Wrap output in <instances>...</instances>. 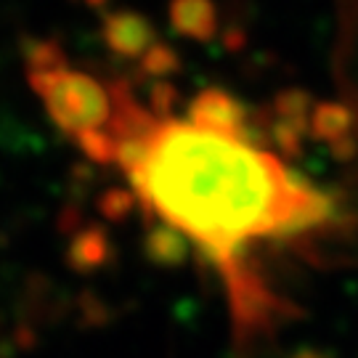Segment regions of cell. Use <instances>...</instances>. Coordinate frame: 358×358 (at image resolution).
Returning a JSON list of instances; mask_svg holds the SVG:
<instances>
[{
  "mask_svg": "<svg viewBox=\"0 0 358 358\" xmlns=\"http://www.w3.org/2000/svg\"><path fill=\"white\" fill-rule=\"evenodd\" d=\"M112 165L128 178L143 213L217 276L234 348L250 358L289 316L257 252L329 229L334 199L260 146L247 130V109L217 88L202 90L183 117L138 101L120 130Z\"/></svg>",
  "mask_w": 358,
  "mask_h": 358,
  "instance_id": "1",
  "label": "cell"
},
{
  "mask_svg": "<svg viewBox=\"0 0 358 358\" xmlns=\"http://www.w3.org/2000/svg\"><path fill=\"white\" fill-rule=\"evenodd\" d=\"M27 75L53 125L90 159L112 165L117 128L133 90L122 80H101L75 66L51 43H35L29 48Z\"/></svg>",
  "mask_w": 358,
  "mask_h": 358,
  "instance_id": "2",
  "label": "cell"
},
{
  "mask_svg": "<svg viewBox=\"0 0 358 358\" xmlns=\"http://www.w3.org/2000/svg\"><path fill=\"white\" fill-rule=\"evenodd\" d=\"M103 35L117 53L130 56V59H141L143 66H149V69H159L162 59L165 56L170 59V53L165 48H159V43L154 40V29L149 27V22L136 16V13H109Z\"/></svg>",
  "mask_w": 358,
  "mask_h": 358,
  "instance_id": "3",
  "label": "cell"
},
{
  "mask_svg": "<svg viewBox=\"0 0 358 358\" xmlns=\"http://www.w3.org/2000/svg\"><path fill=\"white\" fill-rule=\"evenodd\" d=\"M173 24L194 38H207L215 29V11L207 0H176Z\"/></svg>",
  "mask_w": 358,
  "mask_h": 358,
  "instance_id": "4",
  "label": "cell"
},
{
  "mask_svg": "<svg viewBox=\"0 0 358 358\" xmlns=\"http://www.w3.org/2000/svg\"><path fill=\"white\" fill-rule=\"evenodd\" d=\"M292 358H329L324 350H316V348H303V350H297Z\"/></svg>",
  "mask_w": 358,
  "mask_h": 358,
  "instance_id": "5",
  "label": "cell"
}]
</instances>
